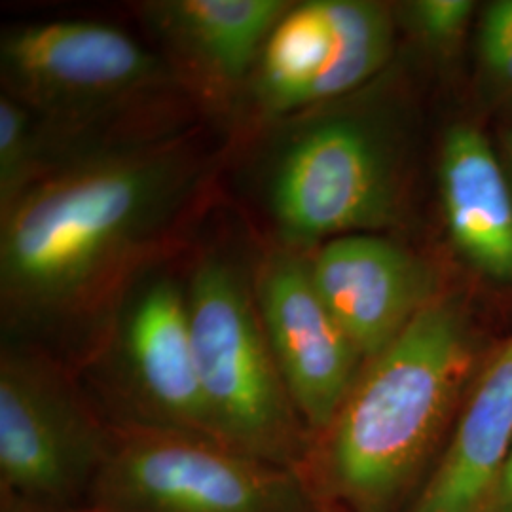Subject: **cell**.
Wrapping results in <instances>:
<instances>
[{"instance_id": "obj_4", "label": "cell", "mask_w": 512, "mask_h": 512, "mask_svg": "<svg viewBox=\"0 0 512 512\" xmlns=\"http://www.w3.org/2000/svg\"><path fill=\"white\" fill-rule=\"evenodd\" d=\"M260 192L281 247L368 234L399 211V177L382 128L357 112L313 107L274 122Z\"/></svg>"}, {"instance_id": "obj_9", "label": "cell", "mask_w": 512, "mask_h": 512, "mask_svg": "<svg viewBox=\"0 0 512 512\" xmlns=\"http://www.w3.org/2000/svg\"><path fill=\"white\" fill-rule=\"evenodd\" d=\"M120 308V359L129 389L154 427L213 437L194 359L186 287L143 274Z\"/></svg>"}, {"instance_id": "obj_19", "label": "cell", "mask_w": 512, "mask_h": 512, "mask_svg": "<svg viewBox=\"0 0 512 512\" xmlns=\"http://www.w3.org/2000/svg\"><path fill=\"white\" fill-rule=\"evenodd\" d=\"M505 150H507V165H509V179H511L512 184V129L509 131V135H507V141H505Z\"/></svg>"}, {"instance_id": "obj_2", "label": "cell", "mask_w": 512, "mask_h": 512, "mask_svg": "<svg viewBox=\"0 0 512 512\" xmlns=\"http://www.w3.org/2000/svg\"><path fill=\"white\" fill-rule=\"evenodd\" d=\"M0 80L4 93L35 116L38 181L188 129L177 112L192 92L167 57L103 21L6 27Z\"/></svg>"}, {"instance_id": "obj_7", "label": "cell", "mask_w": 512, "mask_h": 512, "mask_svg": "<svg viewBox=\"0 0 512 512\" xmlns=\"http://www.w3.org/2000/svg\"><path fill=\"white\" fill-rule=\"evenodd\" d=\"M109 440L50 361L4 346L0 359V480L21 505L48 511L93 488Z\"/></svg>"}, {"instance_id": "obj_16", "label": "cell", "mask_w": 512, "mask_h": 512, "mask_svg": "<svg viewBox=\"0 0 512 512\" xmlns=\"http://www.w3.org/2000/svg\"><path fill=\"white\" fill-rule=\"evenodd\" d=\"M478 50L486 71L512 90V0H499L486 10Z\"/></svg>"}, {"instance_id": "obj_18", "label": "cell", "mask_w": 512, "mask_h": 512, "mask_svg": "<svg viewBox=\"0 0 512 512\" xmlns=\"http://www.w3.org/2000/svg\"><path fill=\"white\" fill-rule=\"evenodd\" d=\"M480 512H512V446Z\"/></svg>"}, {"instance_id": "obj_17", "label": "cell", "mask_w": 512, "mask_h": 512, "mask_svg": "<svg viewBox=\"0 0 512 512\" xmlns=\"http://www.w3.org/2000/svg\"><path fill=\"white\" fill-rule=\"evenodd\" d=\"M473 14L469 0H420L410 4V19L423 38L448 44L463 33Z\"/></svg>"}, {"instance_id": "obj_5", "label": "cell", "mask_w": 512, "mask_h": 512, "mask_svg": "<svg viewBox=\"0 0 512 512\" xmlns=\"http://www.w3.org/2000/svg\"><path fill=\"white\" fill-rule=\"evenodd\" d=\"M186 304L213 437L293 469L304 423L266 340L253 285L230 258L203 256L186 283Z\"/></svg>"}, {"instance_id": "obj_14", "label": "cell", "mask_w": 512, "mask_h": 512, "mask_svg": "<svg viewBox=\"0 0 512 512\" xmlns=\"http://www.w3.org/2000/svg\"><path fill=\"white\" fill-rule=\"evenodd\" d=\"M336 38L330 0L291 4L266 38L243 92L262 118L279 122L319 107Z\"/></svg>"}, {"instance_id": "obj_15", "label": "cell", "mask_w": 512, "mask_h": 512, "mask_svg": "<svg viewBox=\"0 0 512 512\" xmlns=\"http://www.w3.org/2000/svg\"><path fill=\"white\" fill-rule=\"evenodd\" d=\"M38 177L33 112L14 97H0V213L21 198Z\"/></svg>"}, {"instance_id": "obj_13", "label": "cell", "mask_w": 512, "mask_h": 512, "mask_svg": "<svg viewBox=\"0 0 512 512\" xmlns=\"http://www.w3.org/2000/svg\"><path fill=\"white\" fill-rule=\"evenodd\" d=\"M512 446V338L482 372L410 512H480Z\"/></svg>"}, {"instance_id": "obj_11", "label": "cell", "mask_w": 512, "mask_h": 512, "mask_svg": "<svg viewBox=\"0 0 512 512\" xmlns=\"http://www.w3.org/2000/svg\"><path fill=\"white\" fill-rule=\"evenodd\" d=\"M289 0H154L141 4L148 29L186 88L215 105L245 92L260 50Z\"/></svg>"}, {"instance_id": "obj_8", "label": "cell", "mask_w": 512, "mask_h": 512, "mask_svg": "<svg viewBox=\"0 0 512 512\" xmlns=\"http://www.w3.org/2000/svg\"><path fill=\"white\" fill-rule=\"evenodd\" d=\"M256 311L302 423L327 433L359 376L363 355L317 293L310 256L279 247L253 281Z\"/></svg>"}, {"instance_id": "obj_20", "label": "cell", "mask_w": 512, "mask_h": 512, "mask_svg": "<svg viewBox=\"0 0 512 512\" xmlns=\"http://www.w3.org/2000/svg\"><path fill=\"white\" fill-rule=\"evenodd\" d=\"M35 512H38V511H35Z\"/></svg>"}, {"instance_id": "obj_1", "label": "cell", "mask_w": 512, "mask_h": 512, "mask_svg": "<svg viewBox=\"0 0 512 512\" xmlns=\"http://www.w3.org/2000/svg\"><path fill=\"white\" fill-rule=\"evenodd\" d=\"M211 173L190 131L67 165L0 213L10 327L54 332L118 308L175 236Z\"/></svg>"}, {"instance_id": "obj_10", "label": "cell", "mask_w": 512, "mask_h": 512, "mask_svg": "<svg viewBox=\"0 0 512 512\" xmlns=\"http://www.w3.org/2000/svg\"><path fill=\"white\" fill-rule=\"evenodd\" d=\"M311 281L363 359L382 353L435 298L433 270L372 234L330 239L310 256Z\"/></svg>"}, {"instance_id": "obj_3", "label": "cell", "mask_w": 512, "mask_h": 512, "mask_svg": "<svg viewBox=\"0 0 512 512\" xmlns=\"http://www.w3.org/2000/svg\"><path fill=\"white\" fill-rule=\"evenodd\" d=\"M471 359L461 311L433 300L372 357L329 427L323 467L355 512H380L429 452Z\"/></svg>"}, {"instance_id": "obj_6", "label": "cell", "mask_w": 512, "mask_h": 512, "mask_svg": "<svg viewBox=\"0 0 512 512\" xmlns=\"http://www.w3.org/2000/svg\"><path fill=\"white\" fill-rule=\"evenodd\" d=\"M92 494L97 512H313L293 469L154 425L110 442Z\"/></svg>"}, {"instance_id": "obj_12", "label": "cell", "mask_w": 512, "mask_h": 512, "mask_svg": "<svg viewBox=\"0 0 512 512\" xmlns=\"http://www.w3.org/2000/svg\"><path fill=\"white\" fill-rule=\"evenodd\" d=\"M440 200L452 241L482 274L512 279V184L488 139L454 126L440 152Z\"/></svg>"}]
</instances>
